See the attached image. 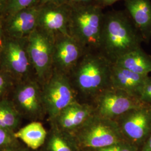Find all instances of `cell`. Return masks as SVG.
Wrapping results in <instances>:
<instances>
[{
  "instance_id": "17",
  "label": "cell",
  "mask_w": 151,
  "mask_h": 151,
  "mask_svg": "<svg viewBox=\"0 0 151 151\" xmlns=\"http://www.w3.org/2000/svg\"><path fill=\"white\" fill-rule=\"evenodd\" d=\"M114 63L140 75H149L151 73V56L142 47L125 54Z\"/></svg>"
},
{
  "instance_id": "18",
  "label": "cell",
  "mask_w": 151,
  "mask_h": 151,
  "mask_svg": "<svg viewBox=\"0 0 151 151\" xmlns=\"http://www.w3.org/2000/svg\"><path fill=\"white\" fill-rule=\"evenodd\" d=\"M48 131L42 122H30L14 133L16 139L34 151H38L43 146Z\"/></svg>"
},
{
  "instance_id": "26",
  "label": "cell",
  "mask_w": 151,
  "mask_h": 151,
  "mask_svg": "<svg viewBox=\"0 0 151 151\" xmlns=\"http://www.w3.org/2000/svg\"><path fill=\"white\" fill-rule=\"evenodd\" d=\"M0 151H34L28 148L27 146L22 145L20 140L14 144L4 147L0 148Z\"/></svg>"
},
{
  "instance_id": "33",
  "label": "cell",
  "mask_w": 151,
  "mask_h": 151,
  "mask_svg": "<svg viewBox=\"0 0 151 151\" xmlns=\"http://www.w3.org/2000/svg\"><path fill=\"white\" fill-rule=\"evenodd\" d=\"M1 0H0V5H1Z\"/></svg>"
},
{
  "instance_id": "3",
  "label": "cell",
  "mask_w": 151,
  "mask_h": 151,
  "mask_svg": "<svg viewBox=\"0 0 151 151\" xmlns=\"http://www.w3.org/2000/svg\"><path fill=\"white\" fill-rule=\"evenodd\" d=\"M95 3L70 6L68 34L86 51L99 50L104 12Z\"/></svg>"
},
{
  "instance_id": "4",
  "label": "cell",
  "mask_w": 151,
  "mask_h": 151,
  "mask_svg": "<svg viewBox=\"0 0 151 151\" xmlns=\"http://www.w3.org/2000/svg\"><path fill=\"white\" fill-rule=\"evenodd\" d=\"M72 134L80 150H95L125 140L115 120L96 114Z\"/></svg>"
},
{
  "instance_id": "8",
  "label": "cell",
  "mask_w": 151,
  "mask_h": 151,
  "mask_svg": "<svg viewBox=\"0 0 151 151\" xmlns=\"http://www.w3.org/2000/svg\"><path fill=\"white\" fill-rule=\"evenodd\" d=\"M91 104L95 114L114 120L130 110L148 106L138 97L111 86L99 93Z\"/></svg>"
},
{
  "instance_id": "20",
  "label": "cell",
  "mask_w": 151,
  "mask_h": 151,
  "mask_svg": "<svg viewBox=\"0 0 151 151\" xmlns=\"http://www.w3.org/2000/svg\"><path fill=\"white\" fill-rule=\"evenodd\" d=\"M39 13L36 10H25L17 14L10 24L11 32L18 36L31 31L38 22Z\"/></svg>"
},
{
  "instance_id": "14",
  "label": "cell",
  "mask_w": 151,
  "mask_h": 151,
  "mask_svg": "<svg viewBox=\"0 0 151 151\" xmlns=\"http://www.w3.org/2000/svg\"><path fill=\"white\" fill-rule=\"evenodd\" d=\"M124 6L143 42L149 43L151 39V0H124Z\"/></svg>"
},
{
  "instance_id": "29",
  "label": "cell",
  "mask_w": 151,
  "mask_h": 151,
  "mask_svg": "<svg viewBox=\"0 0 151 151\" xmlns=\"http://www.w3.org/2000/svg\"><path fill=\"white\" fill-rule=\"evenodd\" d=\"M140 151H151V134L141 147Z\"/></svg>"
},
{
  "instance_id": "2",
  "label": "cell",
  "mask_w": 151,
  "mask_h": 151,
  "mask_svg": "<svg viewBox=\"0 0 151 151\" xmlns=\"http://www.w3.org/2000/svg\"><path fill=\"white\" fill-rule=\"evenodd\" d=\"M140 33L125 11L104 13L99 51L113 63L125 54L141 47Z\"/></svg>"
},
{
  "instance_id": "28",
  "label": "cell",
  "mask_w": 151,
  "mask_h": 151,
  "mask_svg": "<svg viewBox=\"0 0 151 151\" xmlns=\"http://www.w3.org/2000/svg\"><path fill=\"white\" fill-rule=\"evenodd\" d=\"M93 2V0H68V4L70 6L85 5Z\"/></svg>"
},
{
  "instance_id": "1",
  "label": "cell",
  "mask_w": 151,
  "mask_h": 151,
  "mask_svg": "<svg viewBox=\"0 0 151 151\" xmlns=\"http://www.w3.org/2000/svg\"><path fill=\"white\" fill-rule=\"evenodd\" d=\"M113 64L99 50L86 51L68 75L78 101L91 104L110 86Z\"/></svg>"
},
{
  "instance_id": "22",
  "label": "cell",
  "mask_w": 151,
  "mask_h": 151,
  "mask_svg": "<svg viewBox=\"0 0 151 151\" xmlns=\"http://www.w3.org/2000/svg\"><path fill=\"white\" fill-rule=\"evenodd\" d=\"M95 151H140V149L129 142L123 140L111 146L93 150Z\"/></svg>"
},
{
  "instance_id": "11",
  "label": "cell",
  "mask_w": 151,
  "mask_h": 151,
  "mask_svg": "<svg viewBox=\"0 0 151 151\" xmlns=\"http://www.w3.org/2000/svg\"><path fill=\"white\" fill-rule=\"evenodd\" d=\"M85 52L81 44L70 35L55 34L53 53V69L69 75Z\"/></svg>"
},
{
  "instance_id": "31",
  "label": "cell",
  "mask_w": 151,
  "mask_h": 151,
  "mask_svg": "<svg viewBox=\"0 0 151 151\" xmlns=\"http://www.w3.org/2000/svg\"><path fill=\"white\" fill-rule=\"evenodd\" d=\"M4 44L3 43L1 35V34H0V52L1 51V50L3 48V47H4Z\"/></svg>"
},
{
  "instance_id": "9",
  "label": "cell",
  "mask_w": 151,
  "mask_h": 151,
  "mask_svg": "<svg viewBox=\"0 0 151 151\" xmlns=\"http://www.w3.org/2000/svg\"><path fill=\"white\" fill-rule=\"evenodd\" d=\"M0 54V70L10 76L15 83L36 77L27 53V44L10 40L4 44Z\"/></svg>"
},
{
  "instance_id": "24",
  "label": "cell",
  "mask_w": 151,
  "mask_h": 151,
  "mask_svg": "<svg viewBox=\"0 0 151 151\" xmlns=\"http://www.w3.org/2000/svg\"><path fill=\"white\" fill-rule=\"evenodd\" d=\"M139 98L145 104L151 107V77L149 76L140 92Z\"/></svg>"
},
{
  "instance_id": "32",
  "label": "cell",
  "mask_w": 151,
  "mask_h": 151,
  "mask_svg": "<svg viewBox=\"0 0 151 151\" xmlns=\"http://www.w3.org/2000/svg\"><path fill=\"white\" fill-rule=\"evenodd\" d=\"M80 151H95L92 150H88V149H85V150H81Z\"/></svg>"
},
{
  "instance_id": "21",
  "label": "cell",
  "mask_w": 151,
  "mask_h": 151,
  "mask_svg": "<svg viewBox=\"0 0 151 151\" xmlns=\"http://www.w3.org/2000/svg\"><path fill=\"white\" fill-rule=\"evenodd\" d=\"M15 83L10 76L0 70V100L8 96Z\"/></svg>"
},
{
  "instance_id": "27",
  "label": "cell",
  "mask_w": 151,
  "mask_h": 151,
  "mask_svg": "<svg viewBox=\"0 0 151 151\" xmlns=\"http://www.w3.org/2000/svg\"><path fill=\"white\" fill-rule=\"evenodd\" d=\"M120 0H93V3L100 6L102 9L112 5Z\"/></svg>"
},
{
  "instance_id": "30",
  "label": "cell",
  "mask_w": 151,
  "mask_h": 151,
  "mask_svg": "<svg viewBox=\"0 0 151 151\" xmlns=\"http://www.w3.org/2000/svg\"><path fill=\"white\" fill-rule=\"evenodd\" d=\"M42 4L43 5L48 4L60 5L68 4V0H42Z\"/></svg>"
},
{
  "instance_id": "5",
  "label": "cell",
  "mask_w": 151,
  "mask_h": 151,
  "mask_svg": "<svg viewBox=\"0 0 151 151\" xmlns=\"http://www.w3.org/2000/svg\"><path fill=\"white\" fill-rule=\"evenodd\" d=\"M7 97L23 120L42 122L47 118L42 86L36 77L15 83Z\"/></svg>"
},
{
  "instance_id": "25",
  "label": "cell",
  "mask_w": 151,
  "mask_h": 151,
  "mask_svg": "<svg viewBox=\"0 0 151 151\" xmlns=\"http://www.w3.org/2000/svg\"><path fill=\"white\" fill-rule=\"evenodd\" d=\"M34 1L35 0H11V9L13 11H20L31 5Z\"/></svg>"
},
{
  "instance_id": "10",
  "label": "cell",
  "mask_w": 151,
  "mask_h": 151,
  "mask_svg": "<svg viewBox=\"0 0 151 151\" xmlns=\"http://www.w3.org/2000/svg\"><path fill=\"white\" fill-rule=\"evenodd\" d=\"M115 121L124 139L140 149L151 134V107L130 110Z\"/></svg>"
},
{
  "instance_id": "13",
  "label": "cell",
  "mask_w": 151,
  "mask_h": 151,
  "mask_svg": "<svg viewBox=\"0 0 151 151\" xmlns=\"http://www.w3.org/2000/svg\"><path fill=\"white\" fill-rule=\"evenodd\" d=\"M45 7L39 13L38 20L42 30L55 35H69L68 32L70 16V6L68 4L44 5Z\"/></svg>"
},
{
  "instance_id": "12",
  "label": "cell",
  "mask_w": 151,
  "mask_h": 151,
  "mask_svg": "<svg viewBox=\"0 0 151 151\" xmlns=\"http://www.w3.org/2000/svg\"><path fill=\"white\" fill-rule=\"evenodd\" d=\"M94 114L91 104L76 101L65 108L49 124L73 134Z\"/></svg>"
},
{
  "instance_id": "23",
  "label": "cell",
  "mask_w": 151,
  "mask_h": 151,
  "mask_svg": "<svg viewBox=\"0 0 151 151\" xmlns=\"http://www.w3.org/2000/svg\"><path fill=\"white\" fill-rule=\"evenodd\" d=\"M14 136V133L0 128V148L19 142Z\"/></svg>"
},
{
  "instance_id": "19",
  "label": "cell",
  "mask_w": 151,
  "mask_h": 151,
  "mask_svg": "<svg viewBox=\"0 0 151 151\" xmlns=\"http://www.w3.org/2000/svg\"><path fill=\"white\" fill-rule=\"evenodd\" d=\"M22 120L8 97L0 100V128L15 133L21 128Z\"/></svg>"
},
{
  "instance_id": "16",
  "label": "cell",
  "mask_w": 151,
  "mask_h": 151,
  "mask_svg": "<svg viewBox=\"0 0 151 151\" xmlns=\"http://www.w3.org/2000/svg\"><path fill=\"white\" fill-rule=\"evenodd\" d=\"M50 125L42 151H80L73 135Z\"/></svg>"
},
{
  "instance_id": "15",
  "label": "cell",
  "mask_w": 151,
  "mask_h": 151,
  "mask_svg": "<svg viewBox=\"0 0 151 151\" xmlns=\"http://www.w3.org/2000/svg\"><path fill=\"white\" fill-rule=\"evenodd\" d=\"M149 76L137 73L113 63L110 76V86L139 98Z\"/></svg>"
},
{
  "instance_id": "6",
  "label": "cell",
  "mask_w": 151,
  "mask_h": 151,
  "mask_svg": "<svg viewBox=\"0 0 151 151\" xmlns=\"http://www.w3.org/2000/svg\"><path fill=\"white\" fill-rule=\"evenodd\" d=\"M47 119L52 122L59 114L70 104L78 101L69 76L54 70L42 85Z\"/></svg>"
},
{
  "instance_id": "7",
  "label": "cell",
  "mask_w": 151,
  "mask_h": 151,
  "mask_svg": "<svg viewBox=\"0 0 151 151\" xmlns=\"http://www.w3.org/2000/svg\"><path fill=\"white\" fill-rule=\"evenodd\" d=\"M55 35L44 31L32 32L27 43L29 59L35 76L42 85L53 70V53Z\"/></svg>"
}]
</instances>
